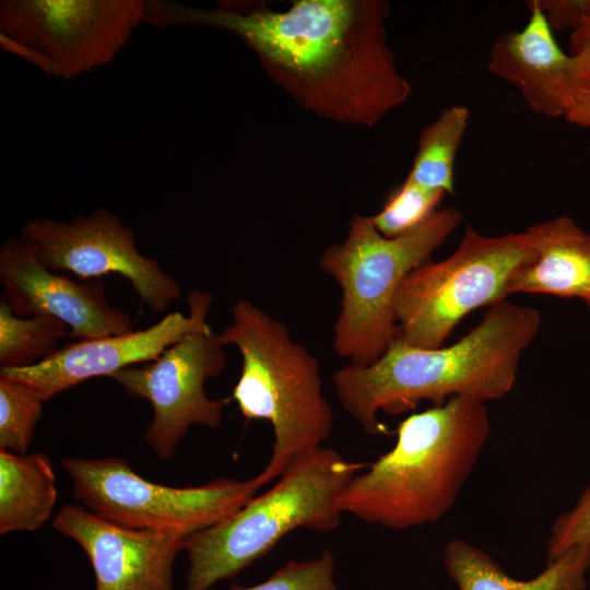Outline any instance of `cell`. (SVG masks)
Segmentation results:
<instances>
[{"mask_svg": "<svg viewBox=\"0 0 590 590\" xmlns=\"http://www.w3.org/2000/svg\"><path fill=\"white\" fill-rule=\"evenodd\" d=\"M389 15L385 0H295L284 10L257 0H221L214 8L145 0L144 23L231 32L302 108L370 128L412 91L388 44Z\"/></svg>", "mask_w": 590, "mask_h": 590, "instance_id": "cell-1", "label": "cell"}, {"mask_svg": "<svg viewBox=\"0 0 590 590\" xmlns=\"http://www.w3.org/2000/svg\"><path fill=\"white\" fill-rule=\"evenodd\" d=\"M540 324L538 309L504 299L449 346L422 349L396 338L374 363H349L333 374L335 394L369 435L386 432L379 412L403 413L422 401L440 405L453 397L500 400L514 388L520 356Z\"/></svg>", "mask_w": 590, "mask_h": 590, "instance_id": "cell-2", "label": "cell"}, {"mask_svg": "<svg viewBox=\"0 0 590 590\" xmlns=\"http://www.w3.org/2000/svg\"><path fill=\"white\" fill-rule=\"evenodd\" d=\"M485 403L453 397L404 418L393 448L343 488L339 508L388 529L439 521L455 505L489 437Z\"/></svg>", "mask_w": 590, "mask_h": 590, "instance_id": "cell-3", "label": "cell"}, {"mask_svg": "<svg viewBox=\"0 0 590 590\" xmlns=\"http://www.w3.org/2000/svg\"><path fill=\"white\" fill-rule=\"evenodd\" d=\"M232 322L220 333L241 357L232 399L248 421H267L274 441L257 479L266 485L292 461L329 438L333 412L323 396L320 364L287 327L247 299L232 307Z\"/></svg>", "mask_w": 590, "mask_h": 590, "instance_id": "cell-4", "label": "cell"}, {"mask_svg": "<svg viewBox=\"0 0 590 590\" xmlns=\"http://www.w3.org/2000/svg\"><path fill=\"white\" fill-rule=\"evenodd\" d=\"M367 465L347 461L323 446L292 461L272 488L227 519L187 538L185 590H209L235 578L295 529L323 533L337 529L343 514L339 497Z\"/></svg>", "mask_w": 590, "mask_h": 590, "instance_id": "cell-5", "label": "cell"}, {"mask_svg": "<svg viewBox=\"0 0 590 590\" xmlns=\"http://www.w3.org/2000/svg\"><path fill=\"white\" fill-rule=\"evenodd\" d=\"M462 220V213L449 206L417 228L387 238L370 216L351 217L346 237L330 245L319 259L320 269L342 292L332 343L339 357L369 365L385 353L398 334L393 300L402 281L429 261Z\"/></svg>", "mask_w": 590, "mask_h": 590, "instance_id": "cell-6", "label": "cell"}, {"mask_svg": "<svg viewBox=\"0 0 590 590\" xmlns=\"http://www.w3.org/2000/svg\"><path fill=\"white\" fill-rule=\"evenodd\" d=\"M534 256L526 231L486 236L468 226L450 256L402 281L393 300L397 338L415 347L442 346L467 315L506 299L514 275Z\"/></svg>", "mask_w": 590, "mask_h": 590, "instance_id": "cell-7", "label": "cell"}, {"mask_svg": "<svg viewBox=\"0 0 590 590\" xmlns=\"http://www.w3.org/2000/svg\"><path fill=\"white\" fill-rule=\"evenodd\" d=\"M60 463L84 508L134 530L191 535L233 516L262 486L257 476L219 479L201 486L161 485L140 476L119 457H68Z\"/></svg>", "mask_w": 590, "mask_h": 590, "instance_id": "cell-8", "label": "cell"}, {"mask_svg": "<svg viewBox=\"0 0 590 590\" xmlns=\"http://www.w3.org/2000/svg\"><path fill=\"white\" fill-rule=\"evenodd\" d=\"M145 0H4L0 45L69 81L110 63L144 23Z\"/></svg>", "mask_w": 590, "mask_h": 590, "instance_id": "cell-9", "label": "cell"}, {"mask_svg": "<svg viewBox=\"0 0 590 590\" xmlns=\"http://www.w3.org/2000/svg\"><path fill=\"white\" fill-rule=\"evenodd\" d=\"M212 329L184 335L156 358L114 374L129 394L150 402L153 416L144 439L162 460L174 456L189 428H217L228 399L206 396L204 384L222 374L226 355Z\"/></svg>", "mask_w": 590, "mask_h": 590, "instance_id": "cell-10", "label": "cell"}, {"mask_svg": "<svg viewBox=\"0 0 590 590\" xmlns=\"http://www.w3.org/2000/svg\"><path fill=\"white\" fill-rule=\"evenodd\" d=\"M19 237L50 271L70 272L84 280L123 276L153 312H164L181 296L179 284L160 263L140 253L133 231L106 209L69 222L32 219L24 223Z\"/></svg>", "mask_w": 590, "mask_h": 590, "instance_id": "cell-11", "label": "cell"}, {"mask_svg": "<svg viewBox=\"0 0 590 590\" xmlns=\"http://www.w3.org/2000/svg\"><path fill=\"white\" fill-rule=\"evenodd\" d=\"M212 299L211 294L192 290L187 297L188 316L168 312L145 329L68 343L34 366L0 369V374L23 384L45 402L91 378L111 377L121 369L152 361L184 335L210 329Z\"/></svg>", "mask_w": 590, "mask_h": 590, "instance_id": "cell-12", "label": "cell"}, {"mask_svg": "<svg viewBox=\"0 0 590 590\" xmlns=\"http://www.w3.org/2000/svg\"><path fill=\"white\" fill-rule=\"evenodd\" d=\"M2 298L21 317L49 316L64 322L70 337L94 339L131 331L129 314L109 305L103 279L75 282L50 271L19 236L0 248Z\"/></svg>", "mask_w": 590, "mask_h": 590, "instance_id": "cell-13", "label": "cell"}, {"mask_svg": "<svg viewBox=\"0 0 590 590\" xmlns=\"http://www.w3.org/2000/svg\"><path fill=\"white\" fill-rule=\"evenodd\" d=\"M52 527L84 551L95 590H174V563L190 536L123 528L79 505L62 506Z\"/></svg>", "mask_w": 590, "mask_h": 590, "instance_id": "cell-14", "label": "cell"}, {"mask_svg": "<svg viewBox=\"0 0 590 590\" xmlns=\"http://www.w3.org/2000/svg\"><path fill=\"white\" fill-rule=\"evenodd\" d=\"M527 3V24L497 36L488 52L487 68L515 86L535 114L564 116L575 93L588 85L578 76L573 58L556 43L538 1Z\"/></svg>", "mask_w": 590, "mask_h": 590, "instance_id": "cell-15", "label": "cell"}, {"mask_svg": "<svg viewBox=\"0 0 590 590\" xmlns=\"http://www.w3.org/2000/svg\"><path fill=\"white\" fill-rule=\"evenodd\" d=\"M534 258L522 266L509 285L514 293L577 297L590 303V234L562 215L530 225Z\"/></svg>", "mask_w": 590, "mask_h": 590, "instance_id": "cell-16", "label": "cell"}, {"mask_svg": "<svg viewBox=\"0 0 590 590\" xmlns=\"http://www.w3.org/2000/svg\"><path fill=\"white\" fill-rule=\"evenodd\" d=\"M444 564L458 590H585L590 543L571 547L524 581L511 578L484 551L460 539L446 544Z\"/></svg>", "mask_w": 590, "mask_h": 590, "instance_id": "cell-17", "label": "cell"}, {"mask_svg": "<svg viewBox=\"0 0 590 590\" xmlns=\"http://www.w3.org/2000/svg\"><path fill=\"white\" fill-rule=\"evenodd\" d=\"M56 475L42 452L0 450V533L32 532L51 516L57 502Z\"/></svg>", "mask_w": 590, "mask_h": 590, "instance_id": "cell-18", "label": "cell"}, {"mask_svg": "<svg viewBox=\"0 0 590 590\" xmlns=\"http://www.w3.org/2000/svg\"><path fill=\"white\" fill-rule=\"evenodd\" d=\"M469 117L465 106L452 105L425 126L418 134L417 150L406 177L425 188L452 196L456 156Z\"/></svg>", "mask_w": 590, "mask_h": 590, "instance_id": "cell-19", "label": "cell"}, {"mask_svg": "<svg viewBox=\"0 0 590 590\" xmlns=\"http://www.w3.org/2000/svg\"><path fill=\"white\" fill-rule=\"evenodd\" d=\"M70 337L69 327L54 317H21L7 302H0V369L34 366L56 353L59 342Z\"/></svg>", "mask_w": 590, "mask_h": 590, "instance_id": "cell-20", "label": "cell"}, {"mask_svg": "<svg viewBox=\"0 0 590 590\" xmlns=\"http://www.w3.org/2000/svg\"><path fill=\"white\" fill-rule=\"evenodd\" d=\"M43 402L26 386L0 374V449L26 453L42 416Z\"/></svg>", "mask_w": 590, "mask_h": 590, "instance_id": "cell-21", "label": "cell"}, {"mask_svg": "<svg viewBox=\"0 0 590 590\" xmlns=\"http://www.w3.org/2000/svg\"><path fill=\"white\" fill-rule=\"evenodd\" d=\"M446 194L425 188L408 177L371 215L376 229L387 238L404 235L426 222Z\"/></svg>", "mask_w": 590, "mask_h": 590, "instance_id": "cell-22", "label": "cell"}, {"mask_svg": "<svg viewBox=\"0 0 590 590\" xmlns=\"http://www.w3.org/2000/svg\"><path fill=\"white\" fill-rule=\"evenodd\" d=\"M232 590H339L334 580V557L323 551L308 560H288L266 581Z\"/></svg>", "mask_w": 590, "mask_h": 590, "instance_id": "cell-23", "label": "cell"}, {"mask_svg": "<svg viewBox=\"0 0 590 590\" xmlns=\"http://www.w3.org/2000/svg\"><path fill=\"white\" fill-rule=\"evenodd\" d=\"M586 543H590V484L576 504L554 520L546 543V563Z\"/></svg>", "mask_w": 590, "mask_h": 590, "instance_id": "cell-24", "label": "cell"}, {"mask_svg": "<svg viewBox=\"0 0 590 590\" xmlns=\"http://www.w3.org/2000/svg\"><path fill=\"white\" fill-rule=\"evenodd\" d=\"M536 1L552 30H573L590 5V0Z\"/></svg>", "mask_w": 590, "mask_h": 590, "instance_id": "cell-25", "label": "cell"}, {"mask_svg": "<svg viewBox=\"0 0 590 590\" xmlns=\"http://www.w3.org/2000/svg\"><path fill=\"white\" fill-rule=\"evenodd\" d=\"M569 56L578 76L588 85L590 79V5L571 30Z\"/></svg>", "mask_w": 590, "mask_h": 590, "instance_id": "cell-26", "label": "cell"}, {"mask_svg": "<svg viewBox=\"0 0 590 590\" xmlns=\"http://www.w3.org/2000/svg\"><path fill=\"white\" fill-rule=\"evenodd\" d=\"M564 117L580 127L590 128V87L580 88L571 97Z\"/></svg>", "mask_w": 590, "mask_h": 590, "instance_id": "cell-27", "label": "cell"}, {"mask_svg": "<svg viewBox=\"0 0 590 590\" xmlns=\"http://www.w3.org/2000/svg\"><path fill=\"white\" fill-rule=\"evenodd\" d=\"M588 87H590V79H589V81H588Z\"/></svg>", "mask_w": 590, "mask_h": 590, "instance_id": "cell-28", "label": "cell"}, {"mask_svg": "<svg viewBox=\"0 0 590 590\" xmlns=\"http://www.w3.org/2000/svg\"><path fill=\"white\" fill-rule=\"evenodd\" d=\"M587 305H588V307L590 308V303H589V304H587Z\"/></svg>", "mask_w": 590, "mask_h": 590, "instance_id": "cell-29", "label": "cell"}]
</instances>
